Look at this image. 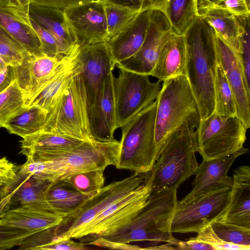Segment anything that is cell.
<instances>
[{
    "instance_id": "cell-40",
    "label": "cell",
    "mask_w": 250,
    "mask_h": 250,
    "mask_svg": "<svg viewBox=\"0 0 250 250\" xmlns=\"http://www.w3.org/2000/svg\"><path fill=\"white\" fill-rule=\"evenodd\" d=\"M196 237L193 238L207 243L214 249V250H250V248L238 245L225 242L214 232L210 224L202 228Z\"/></svg>"
},
{
    "instance_id": "cell-23",
    "label": "cell",
    "mask_w": 250,
    "mask_h": 250,
    "mask_svg": "<svg viewBox=\"0 0 250 250\" xmlns=\"http://www.w3.org/2000/svg\"><path fill=\"white\" fill-rule=\"evenodd\" d=\"M64 10L31 4L27 8L29 17L54 37L62 56L70 53L78 45Z\"/></svg>"
},
{
    "instance_id": "cell-39",
    "label": "cell",
    "mask_w": 250,
    "mask_h": 250,
    "mask_svg": "<svg viewBox=\"0 0 250 250\" xmlns=\"http://www.w3.org/2000/svg\"><path fill=\"white\" fill-rule=\"evenodd\" d=\"M29 20L40 40L42 53L50 57L62 58L54 37L30 17Z\"/></svg>"
},
{
    "instance_id": "cell-33",
    "label": "cell",
    "mask_w": 250,
    "mask_h": 250,
    "mask_svg": "<svg viewBox=\"0 0 250 250\" xmlns=\"http://www.w3.org/2000/svg\"><path fill=\"white\" fill-rule=\"evenodd\" d=\"M214 108L213 114L220 116H236L234 95L225 73L218 62L214 82Z\"/></svg>"
},
{
    "instance_id": "cell-34",
    "label": "cell",
    "mask_w": 250,
    "mask_h": 250,
    "mask_svg": "<svg viewBox=\"0 0 250 250\" xmlns=\"http://www.w3.org/2000/svg\"><path fill=\"white\" fill-rule=\"evenodd\" d=\"M24 106L23 94L15 80L0 93V127Z\"/></svg>"
},
{
    "instance_id": "cell-52",
    "label": "cell",
    "mask_w": 250,
    "mask_h": 250,
    "mask_svg": "<svg viewBox=\"0 0 250 250\" xmlns=\"http://www.w3.org/2000/svg\"><path fill=\"white\" fill-rule=\"evenodd\" d=\"M0 5L7 7H13L23 9L17 0H0Z\"/></svg>"
},
{
    "instance_id": "cell-31",
    "label": "cell",
    "mask_w": 250,
    "mask_h": 250,
    "mask_svg": "<svg viewBox=\"0 0 250 250\" xmlns=\"http://www.w3.org/2000/svg\"><path fill=\"white\" fill-rule=\"evenodd\" d=\"M47 115L37 106H24L8 119L3 127L10 133L23 138L41 131Z\"/></svg>"
},
{
    "instance_id": "cell-22",
    "label": "cell",
    "mask_w": 250,
    "mask_h": 250,
    "mask_svg": "<svg viewBox=\"0 0 250 250\" xmlns=\"http://www.w3.org/2000/svg\"><path fill=\"white\" fill-rule=\"evenodd\" d=\"M228 208L218 220L250 228V167L241 166L234 170Z\"/></svg>"
},
{
    "instance_id": "cell-42",
    "label": "cell",
    "mask_w": 250,
    "mask_h": 250,
    "mask_svg": "<svg viewBox=\"0 0 250 250\" xmlns=\"http://www.w3.org/2000/svg\"><path fill=\"white\" fill-rule=\"evenodd\" d=\"M244 32L241 39L242 50L238 53L247 83H250V32L249 18H244Z\"/></svg>"
},
{
    "instance_id": "cell-2",
    "label": "cell",
    "mask_w": 250,
    "mask_h": 250,
    "mask_svg": "<svg viewBox=\"0 0 250 250\" xmlns=\"http://www.w3.org/2000/svg\"><path fill=\"white\" fill-rule=\"evenodd\" d=\"M198 125L187 122L166 142L144 182L150 187V194L164 190H177L191 176L199 164L196 129Z\"/></svg>"
},
{
    "instance_id": "cell-12",
    "label": "cell",
    "mask_w": 250,
    "mask_h": 250,
    "mask_svg": "<svg viewBox=\"0 0 250 250\" xmlns=\"http://www.w3.org/2000/svg\"><path fill=\"white\" fill-rule=\"evenodd\" d=\"M146 173H136L104 186L76 211L53 228V238L64 239L88 223L111 204L134 190L145 180Z\"/></svg>"
},
{
    "instance_id": "cell-26",
    "label": "cell",
    "mask_w": 250,
    "mask_h": 250,
    "mask_svg": "<svg viewBox=\"0 0 250 250\" xmlns=\"http://www.w3.org/2000/svg\"><path fill=\"white\" fill-rule=\"evenodd\" d=\"M0 25L32 55L43 54L39 38L32 27L27 10L0 5Z\"/></svg>"
},
{
    "instance_id": "cell-10",
    "label": "cell",
    "mask_w": 250,
    "mask_h": 250,
    "mask_svg": "<svg viewBox=\"0 0 250 250\" xmlns=\"http://www.w3.org/2000/svg\"><path fill=\"white\" fill-rule=\"evenodd\" d=\"M118 68L113 89L117 126L121 128L157 99L161 81L152 83L148 75Z\"/></svg>"
},
{
    "instance_id": "cell-7",
    "label": "cell",
    "mask_w": 250,
    "mask_h": 250,
    "mask_svg": "<svg viewBox=\"0 0 250 250\" xmlns=\"http://www.w3.org/2000/svg\"><path fill=\"white\" fill-rule=\"evenodd\" d=\"M247 130L236 116L212 113L197 126V152L205 160L235 153L244 147Z\"/></svg>"
},
{
    "instance_id": "cell-17",
    "label": "cell",
    "mask_w": 250,
    "mask_h": 250,
    "mask_svg": "<svg viewBox=\"0 0 250 250\" xmlns=\"http://www.w3.org/2000/svg\"><path fill=\"white\" fill-rule=\"evenodd\" d=\"M216 47L218 62L223 68L234 95L236 116L248 129L250 127V88L238 53L216 34Z\"/></svg>"
},
{
    "instance_id": "cell-25",
    "label": "cell",
    "mask_w": 250,
    "mask_h": 250,
    "mask_svg": "<svg viewBox=\"0 0 250 250\" xmlns=\"http://www.w3.org/2000/svg\"><path fill=\"white\" fill-rule=\"evenodd\" d=\"M52 182L36 179L20 173L8 184L11 193V204L39 211L54 213L46 199L45 193Z\"/></svg>"
},
{
    "instance_id": "cell-43",
    "label": "cell",
    "mask_w": 250,
    "mask_h": 250,
    "mask_svg": "<svg viewBox=\"0 0 250 250\" xmlns=\"http://www.w3.org/2000/svg\"><path fill=\"white\" fill-rule=\"evenodd\" d=\"M118 5L135 9L140 12L147 10H159L164 12L167 0H104Z\"/></svg>"
},
{
    "instance_id": "cell-4",
    "label": "cell",
    "mask_w": 250,
    "mask_h": 250,
    "mask_svg": "<svg viewBox=\"0 0 250 250\" xmlns=\"http://www.w3.org/2000/svg\"><path fill=\"white\" fill-rule=\"evenodd\" d=\"M156 101L154 140L157 159L167 140L187 122L198 125L200 116L186 76L163 81Z\"/></svg>"
},
{
    "instance_id": "cell-48",
    "label": "cell",
    "mask_w": 250,
    "mask_h": 250,
    "mask_svg": "<svg viewBox=\"0 0 250 250\" xmlns=\"http://www.w3.org/2000/svg\"><path fill=\"white\" fill-rule=\"evenodd\" d=\"M87 244L110 249L142 250L139 246L124 244L113 241L103 237H99L88 243Z\"/></svg>"
},
{
    "instance_id": "cell-21",
    "label": "cell",
    "mask_w": 250,
    "mask_h": 250,
    "mask_svg": "<svg viewBox=\"0 0 250 250\" xmlns=\"http://www.w3.org/2000/svg\"><path fill=\"white\" fill-rule=\"evenodd\" d=\"M114 75L110 72L103 83L94 112L89 123L93 138L100 142L115 140L117 128L113 89Z\"/></svg>"
},
{
    "instance_id": "cell-37",
    "label": "cell",
    "mask_w": 250,
    "mask_h": 250,
    "mask_svg": "<svg viewBox=\"0 0 250 250\" xmlns=\"http://www.w3.org/2000/svg\"><path fill=\"white\" fill-rule=\"evenodd\" d=\"M210 224L214 232L225 242L250 248V228L216 220Z\"/></svg>"
},
{
    "instance_id": "cell-19",
    "label": "cell",
    "mask_w": 250,
    "mask_h": 250,
    "mask_svg": "<svg viewBox=\"0 0 250 250\" xmlns=\"http://www.w3.org/2000/svg\"><path fill=\"white\" fill-rule=\"evenodd\" d=\"M197 16L202 18L237 53H241L244 18L236 17L210 0H198Z\"/></svg>"
},
{
    "instance_id": "cell-5",
    "label": "cell",
    "mask_w": 250,
    "mask_h": 250,
    "mask_svg": "<svg viewBox=\"0 0 250 250\" xmlns=\"http://www.w3.org/2000/svg\"><path fill=\"white\" fill-rule=\"evenodd\" d=\"M156 100L121 128L116 167L136 173L149 172L157 159L155 144Z\"/></svg>"
},
{
    "instance_id": "cell-41",
    "label": "cell",
    "mask_w": 250,
    "mask_h": 250,
    "mask_svg": "<svg viewBox=\"0 0 250 250\" xmlns=\"http://www.w3.org/2000/svg\"><path fill=\"white\" fill-rule=\"evenodd\" d=\"M33 233L0 223V250L19 246Z\"/></svg>"
},
{
    "instance_id": "cell-14",
    "label": "cell",
    "mask_w": 250,
    "mask_h": 250,
    "mask_svg": "<svg viewBox=\"0 0 250 250\" xmlns=\"http://www.w3.org/2000/svg\"><path fill=\"white\" fill-rule=\"evenodd\" d=\"M72 52L62 59L50 57L44 54L34 55L27 53L21 63L14 67L15 80L23 94L25 106L61 70Z\"/></svg>"
},
{
    "instance_id": "cell-13",
    "label": "cell",
    "mask_w": 250,
    "mask_h": 250,
    "mask_svg": "<svg viewBox=\"0 0 250 250\" xmlns=\"http://www.w3.org/2000/svg\"><path fill=\"white\" fill-rule=\"evenodd\" d=\"M78 57L82 65L81 74L86 92L90 121L104 81L113 71L116 64L106 42L80 46Z\"/></svg>"
},
{
    "instance_id": "cell-36",
    "label": "cell",
    "mask_w": 250,
    "mask_h": 250,
    "mask_svg": "<svg viewBox=\"0 0 250 250\" xmlns=\"http://www.w3.org/2000/svg\"><path fill=\"white\" fill-rule=\"evenodd\" d=\"M105 1V12L109 38L122 30L140 12L139 10Z\"/></svg>"
},
{
    "instance_id": "cell-16",
    "label": "cell",
    "mask_w": 250,
    "mask_h": 250,
    "mask_svg": "<svg viewBox=\"0 0 250 250\" xmlns=\"http://www.w3.org/2000/svg\"><path fill=\"white\" fill-rule=\"evenodd\" d=\"M173 30L163 11L151 10L147 33L141 48L132 57L116 64L115 66L150 76L162 45Z\"/></svg>"
},
{
    "instance_id": "cell-56",
    "label": "cell",
    "mask_w": 250,
    "mask_h": 250,
    "mask_svg": "<svg viewBox=\"0 0 250 250\" xmlns=\"http://www.w3.org/2000/svg\"><path fill=\"white\" fill-rule=\"evenodd\" d=\"M196 0L197 2V5H198V0Z\"/></svg>"
},
{
    "instance_id": "cell-45",
    "label": "cell",
    "mask_w": 250,
    "mask_h": 250,
    "mask_svg": "<svg viewBox=\"0 0 250 250\" xmlns=\"http://www.w3.org/2000/svg\"><path fill=\"white\" fill-rule=\"evenodd\" d=\"M237 17L249 18L250 8L245 0H210Z\"/></svg>"
},
{
    "instance_id": "cell-20",
    "label": "cell",
    "mask_w": 250,
    "mask_h": 250,
    "mask_svg": "<svg viewBox=\"0 0 250 250\" xmlns=\"http://www.w3.org/2000/svg\"><path fill=\"white\" fill-rule=\"evenodd\" d=\"M150 11L138 13L122 30L106 42L115 64L129 59L141 48L149 26Z\"/></svg>"
},
{
    "instance_id": "cell-35",
    "label": "cell",
    "mask_w": 250,
    "mask_h": 250,
    "mask_svg": "<svg viewBox=\"0 0 250 250\" xmlns=\"http://www.w3.org/2000/svg\"><path fill=\"white\" fill-rule=\"evenodd\" d=\"M104 170L101 169L81 172L62 181L82 193H94L104 187Z\"/></svg>"
},
{
    "instance_id": "cell-51",
    "label": "cell",
    "mask_w": 250,
    "mask_h": 250,
    "mask_svg": "<svg viewBox=\"0 0 250 250\" xmlns=\"http://www.w3.org/2000/svg\"><path fill=\"white\" fill-rule=\"evenodd\" d=\"M15 80L14 67L7 65L0 71V93L5 90Z\"/></svg>"
},
{
    "instance_id": "cell-27",
    "label": "cell",
    "mask_w": 250,
    "mask_h": 250,
    "mask_svg": "<svg viewBox=\"0 0 250 250\" xmlns=\"http://www.w3.org/2000/svg\"><path fill=\"white\" fill-rule=\"evenodd\" d=\"M80 46L73 51L69 60L61 70L27 106H37L47 114L51 113L60 95L70 80L82 70L78 57Z\"/></svg>"
},
{
    "instance_id": "cell-46",
    "label": "cell",
    "mask_w": 250,
    "mask_h": 250,
    "mask_svg": "<svg viewBox=\"0 0 250 250\" xmlns=\"http://www.w3.org/2000/svg\"><path fill=\"white\" fill-rule=\"evenodd\" d=\"M92 0H30V4L66 10Z\"/></svg>"
},
{
    "instance_id": "cell-9",
    "label": "cell",
    "mask_w": 250,
    "mask_h": 250,
    "mask_svg": "<svg viewBox=\"0 0 250 250\" xmlns=\"http://www.w3.org/2000/svg\"><path fill=\"white\" fill-rule=\"evenodd\" d=\"M231 187H222L177 202L171 224L172 233L198 232L212 221L219 219L229 207Z\"/></svg>"
},
{
    "instance_id": "cell-53",
    "label": "cell",
    "mask_w": 250,
    "mask_h": 250,
    "mask_svg": "<svg viewBox=\"0 0 250 250\" xmlns=\"http://www.w3.org/2000/svg\"><path fill=\"white\" fill-rule=\"evenodd\" d=\"M21 6L25 10H27L30 5V0H17Z\"/></svg>"
},
{
    "instance_id": "cell-32",
    "label": "cell",
    "mask_w": 250,
    "mask_h": 250,
    "mask_svg": "<svg viewBox=\"0 0 250 250\" xmlns=\"http://www.w3.org/2000/svg\"><path fill=\"white\" fill-rule=\"evenodd\" d=\"M164 13L174 32L184 34L197 16L196 0H167Z\"/></svg>"
},
{
    "instance_id": "cell-49",
    "label": "cell",
    "mask_w": 250,
    "mask_h": 250,
    "mask_svg": "<svg viewBox=\"0 0 250 250\" xmlns=\"http://www.w3.org/2000/svg\"><path fill=\"white\" fill-rule=\"evenodd\" d=\"M177 249L180 250H214L212 247L201 241L190 238L187 241H183L178 239L174 245Z\"/></svg>"
},
{
    "instance_id": "cell-30",
    "label": "cell",
    "mask_w": 250,
    "mask_h": 250,
    "mask_svg": "<svg viewBox=\"0 0 250 250\" xmlns=\"http://www.w3.org/2000/svg\"><path fill=\"white\" fill-rule=\"evenodd\" d=\"M97 193V192H96ZM94 193H82L62 181L52 182L45 193L47 201L54 212L64 218L76 211Z\"/></svg>"
},
{
    "instance_id": "cell-11",
    "label": "cell",
    "mask_w": 250,
    "mask_h": 250,
    "mask_svg": "<svg viewBox=\"0 0 250 250\" xmlns=\"http://www.w3.org/2000/svg\"><path fill=\"white\" fill-rule=\"evenodd\" d=\"M120 141L87 140L72 148L54 153L27 154L34 157L58 162L63 171V180L74 174L101 169L116 165ZM61 180V181H62Z\"/></svg>"
},
{
    "instance_id": "cell-28",
    "label": "cell",
    "mask_w": 250,
    "mask_h": 250,
    "mask_svg": "<svg viewBox=\"0 0 250 250\" xmlns=\"http://www.w3.org/2000/svg\"><path fill=\"white\" fill-rule=\"evenodd\" d=\"M62 219V217L52 212L19 207L8 209L0 223L35 234L58 226Z\"/></svg>"
},
{
    "instance_id": "cell-50",
    "label": "cell",
    "mask_w": 250,
    "mask_h": 250,
    "mask_svg": "<svg viewBox=\"0 0 250 250\" xmlns=\"http://www.w3.org/2000/svg\"><path fill=\"white\" fill-rule=\"evenodd\" d=\"M11 196L8 184L0 185V220L4 213L9 209L11 204Z\"/></svg>"
},
{
    "instance_id": "cell-24",
    "label": "cell",
    "mask_w": 250,
    "mask_h": 250,
    "mask_svg": "<svg viewBox=\"0 0 250 250\" xmlns=\"http://www.w3.org/2000/svg\"><path fill=\"white\" fill-rule=\"evenodd\" d=\"M187 51L184 34L173 30L165 41L150 75L161 82L180 75L187 77Z\"/></svg>"
},
{
    "instance_id": "cell-55",
    "label": "cell",
    "mask_w": 250,
    "mask_h": 250,
    "mask_svg": "<svg viewBox=\"0 0 250 250\" xmlns=\"http://www.w3.org/2000/svg\"><path fill=\"white\" fill-rule=\"evenodd\" d=\"M248 7L250 8V0H245Z\"/></svg>"
},
{
    "instance_id": "cell-38",
    "label": "cell",
    "mask_w": 250,
    "mask_h": 250,
    "mask_svg": "<svg viewBox=\"0 0 250 250\" xmlns=\"http://www.w3.org/2000/svg\"><path fill=\"white\" fill-rule=\"evenodd\" d=\"M27 53L22 45L0 25V57L6 65L17 67Z\"/></svg>"
},
{
    "instance_id": "cell-1",
    "label": "cell",
    "mask_w": 250,
    "mask_h": 250,
    "mask_svg": "<svg viewBox=\"0 0 250 250\" xmlns=\"http://www.w3.org/2000/svg\"><path fill=\"white\" fill-rule=\"evenodd\" d=\"M187 51V77L196 100L200 120L214 111V82L218 63L216 33L197 16L184 34Z\"/></svg>"
},
{
    "instance_id": "cell-15",
    "label": "cell",
    "mask_w": 250,
    "mask_h": 250,
    "mask_svg": "<svg viewBox=\"0 0 250 250\" xmlns=\"http://www.w3.org/2000/svg\"><path fill=\"white\" fill-rule=\"evenodd\" d=\"M64 11L79 46L109 40L104 0H92Z\"/></svg>"
},
{
    "instance_id": "cell-44",
    "label": "cell",
    "mask_w": 250,
    "mask_h": 250,
    "mask_svg": "<svg viewBox=\"0 0 250 250\" xmlns=\"http://www.w3.org/2000/svg\"><path fill=\"white\" fill-rule=\"evenodd\" d=\"M87 244L76 242L72 238H52L48 243L41 246L39 250H87Z\"/></svg>"
},
{
    "instance_id": "cell-54",
    "label": "cell",
    "mask_w": 250,
    "mask_h": 250,
    "mask_svg": "<svg viewBox=\"0 0 250 250\" xmlns=\"http://www.w3.org/2000/svg\"><path fill=\"white\" fill-rule=\"evenodd\" d=\"M6 66V64L0 57V71L4 69Z\"/></svg>"
},
{
    "instance_id": "cell-18",
    "label": "cell",
    "mask_w": 250,
    "mask_h": 250,
    "mask_svg": "<svg viewBox=\"0 0 250 250\" xmlns=\"http://www.w3.org/2000/svg\"><path fill=\"white\" fill-rule=\"evenodd\" d=\"M244 147L232 154L209 160H202L196 172L192 182V189L180 201L185 202L201 194L214 189L233 186V178L228 175V171L239 156L248 153Z\"/></svg>"
},
{
    "instance_id": "cell-47",
    "label": "cell",
    "mask_w": 250,
    "mask_h": 250,
    "mask_svg": "<svg viewBox=\"0 0 250 250\" xmlns=\"http://www.w3.org/2000/svg\"><path fill=\"white\" fill-rule=\"evenodd\" d=\"M17 167L6 157L0 158V185H6L14 180Z\"/></svg>"
},
{
    "instance_id": "cell-8",
    "label": "cell",
    "mask_w": 250,
    "mask_h": 250,
    "mask_svg": "<svg viewBox=\"0 0 250 250\" xmlns=\"http://www.w3.org/2000/svg\"><path fill=\"white\" fill-rule=\"evenodd\" d=\"M150 186L145 182L116 201L82 227L70 238L87 242L113 234L128 224L146 204Z\"/></svg>"
},
{
    "instance_id": "cell-3",
    "label": "cell",
    "mask_w": 250,
    "mask_h": 250,
    "mask_svg": "<svg viewBox=\"0 0 250 250\" xmlns=\"http://www.w3.org/2000/svg\"><path fill=\"white\" fill-rule=\"evenodd\" d=\"M177 202L176 190L150 194L146 204L128 224L103 237L124 244L147 242L143 250L164 243L174 247L178 239L172 234L171 224Z\"/></svg>"
},
{
    "instance_id": "cell-29",
    "label": "cell",
    "mask_w": 250,
    "mask_h": 250,
    "mask_svg": "<svg viewBox=\"0 0 250 250\" xmlns=\"http://www.w3.org/2000/svg\"><path fill=\"white\" fill-rule=\"evenodd\" d=\"M22 138L21 152L24 155L64 151L87 141L65 134L43 131Z\"/></svg>"
},
{
    "instance_id": "cell-6",
    "label": "cell",
    "mask_w": 250,
    "mask_h": 250,
    "mask_svg": "<svg viewBox=\"0 0 250 250\" xmlns=\"http://www.w3.org/2000/svg\"><path fill=\"white\" fill-rule=\"evenodd\" d=\"M81 72L63 90L41 131L84 140L94 139L89 123L85 90Z\"/></svg>"
}]
</instances>
